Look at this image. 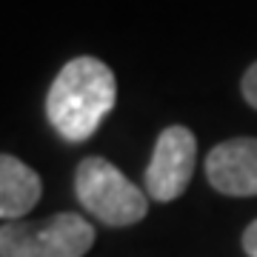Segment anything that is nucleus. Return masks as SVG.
I'll list each match as a JSON object with an SVG mask.
<instances>
[{"label":"nucleus","instance_id":"4","mask_svg":"<svg viewBox=\"0 0 257 257\" xmlns=\"http://www.w3.org/2000/svg\"><path fill=\"white\" fill-rule=\"evenodd\" d=\"M197 163V140L186 126L160 132L146 166V194L155 203H172L189 189Z\"/></svg>","mask_w":257,"mask_h":257},{"label":"nucleus","instance_id":"5","mask_svg":"<svg viewBox=\"0 0 257 257\" xmlns=\"http://www.w3.org/2000/svg\"><path fill=\"white\" fill-rule=\"evenodd\" d=\"M206 177L211 189L229 197L257 194V138L223 140L206 157Z\"/></svg>","mask_w":257,"mask_h":257},{"label":"nucleus","instance_id":"3","mask_svg":"<svg viewBox=\"0 0 257 257\" xmlns=\"http://www.w3.org/2000/svg\"><path fill=\"white\" fill-rule=\"evenodd\" d=\"M94 246V226L74 211L46 220L18 223L0 229V257H83Z\"/></svg>","mask_w":257,"mask_h":257},{"label":"nucleus","instance_id":"7","mask_svg":"<svg viewBox=\"0 0 257 257\" xmlns=\"http://www.w3.org/2000/svg\"><path fill=\"white\" fill-rule=\"evenodd\" d=\"M243 97H246L248 106H254L257 109V63H251L246 69V74H243Z\"/></svg>","mask_w":257,"mask_h":257},{"label":"nucleus","instance_id":"6","mask_svg":"<svg viewBox=\"0 0 257 257\" xmlns=\"http://www.w3.org/2000/svg\"><path fill=\"white\" fill-rule=\"evenodd\" d=\"M43 194V183L35 169H29L20 157H0V217L6 223L20 220L37 206Z\"/></svg>","mask_w":257,"mask_h":257},{"label":"nucleus","instance_id":"2","mask_svg":"<svg viewBox=\"0 0 257 257\" xmlns=\"http://www.w3.org/2000/svg\"><path fill=\"white\" fill-rule=\"evenodd\" d=\"M74 194L94 220L111 229L135 226L146 217L149 197L106 157H86L74 172Z\"/></svg>","mask_w":257,"mask_h":257},{"label":"nucleus","instance_id":"1","mask_svg":"<svg viewBox=\"0 0 257 257\" xmlns=\"http://www.w3.org/2000/svg\"><path fill=\"white\" fill-rule=\"evenodd\" d=\"M117 103V80L97 57H74L57 72L46 97L49 123L66 143H86Z\"/></svg>","mask_w":257,"mask_h":257},{"label":"nucleus","instance_id":"8","mask_svg":"<svg viewBox=\"0 0 257 257\" xmlns=\"http://www.w3.org/2000/svg\"><path fill=\"white\" fill-rule=\"evenodd\" d=\"M243 251L248 257H257V220H251L243 231Z\"/></svg>","mask_w":257,"mask_h":257}]
</instances>
